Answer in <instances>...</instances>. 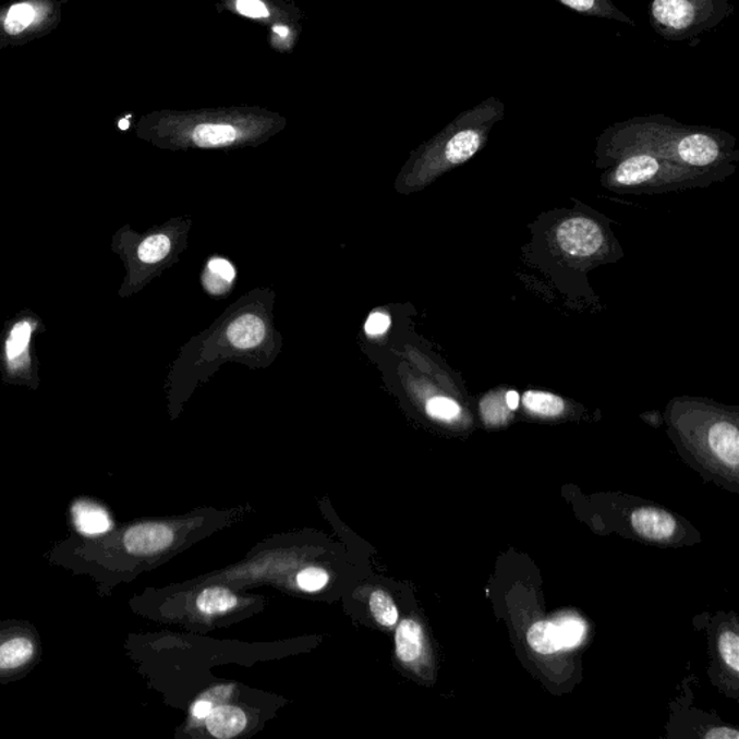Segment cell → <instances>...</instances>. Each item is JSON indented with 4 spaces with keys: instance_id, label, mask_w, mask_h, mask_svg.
Returning a JSON list of instances; mask_svg holds the SVG:
<instances>
[{
    "instance_id": "cell-1",
    "label": "cell",
    "mask_w": 739,
    "mask_h": 739,
    "mask_svg": "<svg viewBox=\"0 0 739 739\" xmlns=\"http://www.w3.org/2000/svg\"><path fill=\"white\" fill-rule=\"evenodd\" d=\"M732 13L729 0H652L649 21L658 37L682 43L716 28Z\"/></svg>"
},
{
    "instance_id": "cell-2",
    "label": "cell",
    "mask_w": 739,
    "mask_h": 739,
    "mask_svg": "<svg viewBox=\"0 0 739 739\" xmlns=\"http://www.w3.org/2000/svg\"><path fill=\"white\" fill-rule=\"evenodd\" d=\"M43 641L28 621H0V685L17 682L41 662Z\"/></svg>"
},
{
    "instance_id": "cell-3",
    "label": "cell",
    "mask_w": 739,
    "mask_h": 739,
    "mask_svg": "<svg viewBox=\"0 0 739 739\" xmlns=\"http://www.w3.org/2000/svg\"><path fill=\"white\" fill-rule=\"evenodd\" d=\"M39 327L38 317L22 315L13 319L0 341V370L4 380L12 385L37 389L38 373L34 360V336Z\"/></svg>"
},
{
    "instance_id": "cell-4",
    "label": "cell",
    "mask_w": 739,
    "mask_h": 739,
    "mask_svg": "<svg viewBox=\"0 0 739 739\" xmlns=\"http://www.w3.org/2000/svg\"><path fill=\"white\" fill-rule=\"evenodd\" d=\"M261 119L251 116H194L181 124V137L198 148H221L259 131Z\"/></svg>"
},
{
    "instance_id": "cell-5",
    "label": "cell",
    "mask_w": 739,
    "mask_h": 739,
    "mask_svg": "<svg viewBox=\"0 0 739 739\" xmlns=\"http://www.w3.org/2000/svg\"><path fill=\"white\" fill-rule=\"evenodd\" d=\"M556 240L560 249L573 257L595 255L604 243L603 231L590 218H569L558 227Z\"/></svg>"
},
{
    "instance_id": "cell-6",
    "label": "cell",
    "mask_w": 739,
    "mask_h": 739,
    "mask_svg": "<svg viewBox=\"0 0 739 739\" xmlns=\"http://www.w3.org/2000/svg\"><path fill=\"white\" fill-rule=\"evenodd\" d=\"M69 513L71 526L80 537H101L113 530V519L109 511L92 498H77L71 505Z\"/></svg>"
},
{
    "instance_id": "cell-7",
    "label": "cell",
    "mask_w": 739,
    "mask_h": 739,
    "mask_svg": "<svg viewBox=\"0 0 739 739\" xmlns=\"http://www.w3.org/2000/svg\"><path fill=\"white\" fill-rule=\"evenodd\" d=\"M631 524L639 536L649 541H667L676 533L678 523L674 516L656 507H641L631 514Z\"/></svg>"
},
{
    "instance_id": "cell-8",
    "label": "cell",
    "mask_w": 739,
    "mask_h": 739,
    "mask_svg": "<svg viewBox=\"0 0 739 739\" xmlns=\"http://www.w3.org/2000/svg\"><path fill=\"white\" fill-rule=\"evenodd\" d=\"M663 171L662 160L650 154H630L618 165L614 180L621 185L644 184Z\"/></svg>"
},
{
    "instance_id": "cell-9",
    "label": "cell",
    "mask_w": 739,
    "mask_h": 739,
    "mask_svg": "<svg viewBox=\"0 0 739 739\" xmlns=\"http://www.w3.org/2000/svg\"><path fill=\"white\" fill-rule=\"evenodd\" d=\"M711 451L725 465L737 469L739 462V432L731 422H716L707 434Z\"/></svg>"
},
{
    "instance_id": "cell-10",
    "label": "cell",
    "mask_w": 739,
    "mask_h": 739,
    "mask_svg": "<svg viewBox=\"0 0 739 739\" xmlns=\"http://www.w3.org/2000/svg\"><path fill=\"white\" fill-rule=\"evenodd\" d=\"M208 731L218 739L238 737L246 728L247 718L242 710L235 706L213 707L206 718Z\"/></svg>"
},
{
    "instance_id": "cell-11",
    "label": "cell",
    "mask_w": 739,
    "mask_h": 739,
    "mask_svg": "<svg viewBox=\"0 0 739 739\" xmlns=\"http://www.w3.org/2000/svg\"><path fill=\"white\" fill-rule=\"evenodd\" d=\"M266 328L264 320L256 315H243L227 328V338L235 349L249 350L261 346L265 340Z\"/></svg>"
},
{
    "instance_id": "cell-12",
    "label": "cell",
    "mask_w": 739,
    "mask_h": 739,
    "mask_svg": "<svg viewBox=\"0 0 739 739\" xmlns=\"http://www.w3.org/2000/svg\"><path fill=\"white\" fill-rule=\"evenodd\" d=\"M556 2L572 9L573 12L580 13L582 16L601 17V20L635 26V22L629 15H626L621 9H618L613 0H556Z\"/></svg>"
},
{
    "instance_id": "cell-13",
    "label": "cell",
    "mask_w": 739,
    "mask_h": 739,
    "mask_svg": "<svg viewBox=\"0 0 739 739\" xmlns=\"http://www.w3.org/2000/svg\"><path fill=\"white\" fill-rule=\"evenodd\" d=\"M528 643L538 654H555L565 649L559 622L537 621L528 631Z\"/></svg>"
},
{
    "instance_id": "cell-14",
    "label": "cell",
    "mask_w": 739,
    "mask_h": 739,
    "mask_svg": "<svg viewBox=\"0 0 739 739\" xmlns=\"http://www.w3.org/2000/svg\"><path fill=\"white\" fill-rule=\"evenodd\" d=\"M396 653L403 663H416L423 653L422 627L413 620L400 622L396 631Z\"/></svg>"
},
{
    "instance_id": "cell-15",
    "label": "cell",
    "mask_w": 739,
    "mask_h": 739,
    "mask_svg": "<svg viewBox=\"0 0 739 739\" xmlns=\"http://www.w3.org/2000/svg\"><path fill=\"white\" fill-rule=\"evenodd\" d=\"M238 603V596L233 592L220 586L207 587L197 598L199 611L208 614V616L230 611Z\"/></svg>"
},
{
    "instance_id": "cell-16",
    "label": "cell",
    "mask_w": 739,
    "mask_h": 739,
    "mask_svg": "<svg viewBox=\"0 0 739 739\" xmlns=\"http://www.w3.org/2000/svg\"><path fill=\"white\" fill-rule=\"evenodd\" d=\"M523 404L529 412L541 416H559L565 411L564 400L546 391H526L523 396Z\"/></svg>"
},
{
    "instance_id": "cell-17",
    "label": "cell",
    "mask_w": 739,
    "mask_h": 739,
    "mask_svg": "<svg viewBox=\"0 0 739 739\" xmlns=\"http://www.w3.org/2000/svg\"><path fill=\"white\" fill-rule=\"evenodd\" d=\"M38 9L34 3L24 2L17 3L15 7L9 9L7 17H4V31L9 35H20L25 33L31 25L37 20Z\"/></svg>"
},
{
    "instance_id": "cell-18",
    "label": "cell",
    "mask_w": 739,
    "mask_h": 739,
    "mask_svg": "<svg viewBox=\"0 0 739 739\" xmlns=\"http://www.w3.org/2000/svg\"><path fill=\"white\" fill-rule=\"evenodd\" d=\"M171 252V240L165 234H153L142 240L136 256L142 264L155 265L163 261Z\"/></svg>"
},
{
    "instance_id": "cell-19",
    "label": "cell",
    "mask_w": 739,
    "mask_h": 739,
    "mask_svg": "<svg viewBox=\"0 0 739 739\" xmlns=\"http://www.w3.org/2000/svg\"><path fill=\"white\" fill-rule=\"evenodd\" d=\"M235 278L234 267L230 265V262L225 259H213L207 266V275L204 282L208 291L213 293H222V288L226 289L230 287V283L233 282Z\"/></svg>"
},
{
    "instance_id": "cell-20",
    "label": "cell",
    "mask_w": 739,
    "mask_h": 739,
    "mask_svg": "<svg viewBox=\"0 0 739 739\" xmlns=\"http://www.w3.org/2000/svg\"><path fill=\"white\" fill-rule=\"evenodd\" d=\"M370 609L378 625L393 627L398 622L399 611L396 608L393 599L386 592L374 591L370 596Z\"/></svg>"
},
{
    "instance_id": "cell-21",
    "label": "cell",
    "mask_w": 739,
    "mask_h": 739,
    "mask_svg": "<svg viewBox=\"0 0 739 739\" xmlns=\"http://www.w3.org/2000/svg\"><path fill=\"white\" fill-rule=\"evenodd\" d=\"M427 415L439 421H453L461 415L460 404L449 398H432L426 403Z\"/></svg>"
},
{
    "instance_id": "cell-22",
    "label": "cell",
    "mask_w": 739,
    "mask_h": 739,
    "mask_svg": "<svg viewBox=\"0 0 739 739\" xmlns=\"http://www.w3.org/2000/svg\"><path fill=\"white\" fill-rule=\"evenodd\" d=\"M510 412L513 411H510L506 400L500 398H487L481 402V415L488 425H501L509 420Z\"/></svg>"
},
{
    "instance_id": "cell-23",
    "label": "cell",
    "mask_w": 739,
    "mask_h": 739,
    "mask_svg": "<svg viewBox=\"0 0 739 739\" xmlns=\"http://www.w3.org/2000/svg\"><path fill=\"white\" fill-rule=\"evenodd\" d=\"M719 653L725 665L732 671H739V637L736 631L728 630L719 637Z\"/></svg>"
},
{
    "instance_id": "cell-24",
    "label": "cell",
    "mask_w": 739,
    "mask_h": 739,
    "mask_svg": "<svg viewBox=\"0 0 739 739\" xmlns=\"http://www.w3.org/2000/svg\"><path fill=\"white\" fill-rule=\"evenodd\" d=\"M560 630H562L565 649H573L581 644L585 637V625L580 618L565 617L559 620Z\"/></svg>"
},
{
    "instance_id": "cell-25",
    "label": "cell",
    "mask_w": 739,
    "mask_h": 739,
    "mask_svg": "<svg viewBox=\"0 0 739 739\" xmlns=\"http://www.w3.org/2000/svg\"><path fill=\"white\" fill-rule=\"evenodd\" d=\"M328 573L320 568H306L304 571L300 572L296 581L298 585L306 592H315L323 590L328 582Z\"/></svg>"
},
{
    "instance_id": "cell-26",
    "label": "cell",
    "mask_w": 739,
    "mask_h": 739,
    "mask_svg": "<svg viewBox=\"0 0 739 739\" xmlns=\"http://www.w3.org/2000/svg\"><path fill=\"white\" fill-rule=\"evenodd\" d=\"M235 9L242 15L255 17V20L269 16V9L262 0H235Z\"/></svg>"
},
{
    "instance_id": "cell-27",
    "label": "cell",
    "mask_w": 739,
    "mask_h": 739,
    "mask_svg": "<svg viewBox=\"0 0 739 739\" xmlns=\"http://www.w3.org/2000/svg\"><path fill=\"white\" fill-rule=\"evenodd\" d=\"M390 327V318L385 314H372L367 319L366 332L368 336H380Z\"/></svg>"
},
{
    "instance_id": "cell-28",
    "label": "cell",
    "mask_w": 739,
    "mask_h": 739,
    "mask_svg": "<svg viewBox=\"0 0 739 739\" xmlns=\"http://www.w3.org/2000/svg\"><path fill=\"white\" fill-rule=\"evenodd\" d=\"M706 739H738L739 732L732 728H714L705 734Z\"/></svg>"
},
{
    "instance_id": "cell-29",
    "label": "cell",
    "mask_w": 739,
    "mask_h": 739,
    "mask_svg": "<svg viewBox=\"0 0 739 739\" xmlns=\"http://www.w3.org/2000/svg\"><path fill=\"white\" fill-rule=\"evenodd\" d=\"M213 711L211 702L199 701L195 703L193 707V715L195 719L203 720L206 719L210 712Z\"/></svg>"
},
{
    "instance_id": "cell-30",
    "label": "cell",
    "mask_w": 739,
    "mask_h": 739,
    "mask_svg": "<svg viewBox=\"0 0 739 739\" xmlns=\"http://www.w3.org/2000/svg\"><path fill=\"white\" fill-rule=\"evenodd\" d=\"M506 403L507 407L510 408V411H516V409L519 408L520 403L518 391H509V393L506 395Z\"/></svg>"
},
{
    "instance_id": "cell-31",
    "label": "cell",
    "mask_w": 739,
    "mask_h": 739,
    "mask_svg": "<svg viewBox=\"0 0 739 739\" xmlns=\"http://www.w3.org/2000/svg\"><path fill=\"white\" fill-rule=\"evenodd\" d=\"M119 126H120V129H128L129 128L128 120H122V122H120Z\"/></svg>"
}]
</instances>
